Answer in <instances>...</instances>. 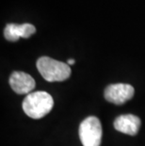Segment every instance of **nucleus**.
<instances>
[{"instance_id":"f257e3e1","label":"nucleus","mask_w":145,"mask_h":146,"mask_svg":"<svg viewBox=\"0 0 145 146\" xmlns=\"http://www.w3.org/2000/svg\"><path fill=\"white\" fill-rule=\"evenodd\" d=\"M53 97L46 92H34L27 94L23 101V110L32 119H41L52 110Z\"/></svg>"},{"instance_id":"f03ea898","label":"nucleus","mask_w":145,"mask_h":146,"mask_svg":"<svg viewBox=\"0 0 145 146\" xmlns=\"http://www.w3.org/2000/svg\"><path fill=\"white\" fill-rule=\"evenodd\" d=\"M37 68L42 76L49 82L64 81L71 76L69 65L49 57L40 58L37 60Z\"/></svg>"},{"instance_id":"7ed1b4c3","label":"nucleus","mask_w":145,"mask_h":146,"mask_svg":"<svg viewBox=\"0 0 145 146\" xmlns=\"http://www.w3.org/2000/svg\"><path fill=\"white\" fill-rule=\"evenodd\" d=\"M78 134L83 146H100L103 135L100 120L95 116L86 118L80 123Z\"/></svg>"},{"instance_id":"20e7f679","label":"nucleus","mask_w":145,"mask_h":146,"mask_svg":"<svg viewBox=\"0 0 145 146\" xmlns=\"http://www.w3.org/2000/svg\"><path fill=\"white\" fill-rule=\"evenodd\" d=\"M135 90L129 84H112L105 90V98L107 102L115 105H122L133 98Z\"/></svg>"},{"instance_id":"39448f33","label":"nucleus","mask_w":145,"mask_h":146,"mask_svg":"<svg viewBox=\"0 0 145 146\" xmlns=\"http://www.w3.org/2000/svg\"><path fill=\"white\" fill-rule=\"evenodd\" d=\"M10 85L18 94H29L35 89L36 82L30 74L16 71L10 77Z\"/></svg>"},{"instance_id":"423d86ee","label":"nucleus","mask_w":145,"mask_h":146,"mask_svg":"<svg viewBox=\"0 0 145 146\" xmlns=\"http://www.w3.org/2000/svg\"><path fill=\"white\" fill-rule=\"evenodd\" d=\"M140 127V119L133 114H125L117 117L114 121V128L124 134L136 136Z\"/></svg>"},{"instance_id":"0eeeda50","label":"nucleus","mask_w":145,"mask_h":146,"mask_svg":"<svg viewBox=\"0 0 145 146\" xmlns=\"http://www.w3.org/2000/svg\"><path fill=\"white\" fill-rule=\"evenodd\" d=\"M17 32L20 38H29L36 32V29L31 24L17 25Z\"/></svg>"},{"instance_id":"6e6552de","label":"nucleus","mask_w":145,"mask_h":146,"mask_svg":"<svg viewBox=\"0 0 145 146\" xmlns=\"http://www.w3.org/2000/svg\"><path fill=\"white\" fill-rule=\"evenodd\" d=\"M5 38L10 42H16L19 40L20 37L18 36L17 32V25L16 24H9L7 25L4 30Z\"/></svg>"},{"instance_id":"1a4fd4ad","label":"nucleus","mask_w":145,"mask_h":146,"mask_svg":"<svg viewBox=\"0 0 145 146\" xmlns=\"http://www.w3.org/2000/svg\"><path fill=\"white\" fill-rule=\"evenodd\" d=\"M68 65H73V64H75V60H73V58H70V60H68Z\"/></svg>"}]
</instances>
